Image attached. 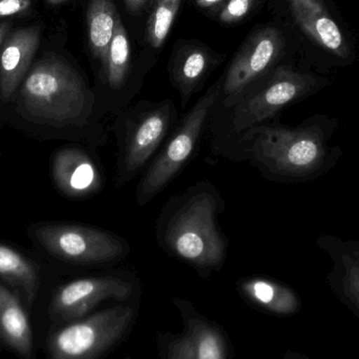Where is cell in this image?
Segmentation results:
<instances>
[{
	"mask_svg": "<svg viewBox=\"0 0 359 359\" xmlns=\"http://www.w3.org/2000/svg\"><path fill=\"white\" fill-rule=\"evenodd\" d=\"M223 0H196V6L202 8H211L215 4H219Z\"/></svg>",
	"mask_w": 359,
	"mask_h": 359,
	"instance_id": "d4e9b609",
	"label": "cell"
},
{
	"mask_svg": "<svg viewBox=\"0 0 359 359\" xmlns=\"http://www.w3.org/2000/svg\"><path fill=\"white\" fill-rule=\"evenodd\" d=\"M181 305L180 302H177ZM184 316L183 333L168 343L166 359H229L225 337L219 328L198 316Z\"/></svg>",
	"mask_w": 359,
	"mask_h": 359,
	"instance_id": "4fadbf2b",
	"label": "cell"
},
{
	"mask_svg": "<svg viewBox=\"0 0 359 359\" xmlns=\"http://www.w3.org/2000/svg\"><path fill=\"white\" fill-rule=\"evenodd\" d=\"M21 113L54 128H92L107 135L96 114V95L65 59L48 56L34 65L20 90Z\"/></svg>",
	"mask_w": 359,
	"mask_h": 359,
	"instance_id": "277c9868",
	"label": "cell"
},
{
	"mask_svg": "<svg viewBox=\"0 0 359 359\" xmlns=\"http://www.w3.org/2000/svg\"><path fill=\"white\" fill-rule=\"evenodd\" d=\"M339 126L337 118L320 113L297 126L265 124L243 134L221 156L249 162L269 181H316L335 168L343 156L341 147L332 143Z\"/></svg>",
	"mask_w": 359,
	"mask_h": 359,
	"instance_id": "6da1fadb",
	"label": "cell"
},
{
	"mask_svg": "<svg viewBox=\"0 0 359 359\" xmlns=\"http://www.w3.org/2000/svg\"><path fill=\"white\" fill-rule=\"evenodd\" d=\"M134 289L130 280L113 274L72 280L61 286L50 302L48 313L53 326L86 318L104 302L128 301Z\"/></svg>",
	"mask_w": 359,
	"mask_h": 359,
	"instance_id": "9c48e42d",
	"label": "cell"
},
{
	"mask_svg": "<svg viewBox=\"0 0 359 359\" xmlns=\"http://www.w3.org/2000/svg\"><path fill=\"white\" fill-rule=\"evenodd\" d=\"M329 86L325 78L280 65L271 75L227 104L213 107L209 126L213 151L221 156L236 139L257 126L278 121L286 107L305 100Z\"/></svg>",
	"mask_w": 359,
	"mask_h": 359,
	"instance_id": "3957f363",
	"label": "cell"
},
{
	"mask_svg": "<svg viewBox=\"0 0 359 359\" xmlns=\"http://www.w3.org/2000/svg\"><path fill=\"white\" fill-rule=\"evenodd\" d=\"M172 101H140L116 116L111 130L117 142L116 188L144 172L179 122Z\"/></svg>",
	"mask_w": 359,
	"mask_h": 359,
	"instance_id": "5b68a950",
	"label": "cell"
},
{
	"mask_svg": "<svg viewBox=\"0 0 359 359\" xmlns=\"http://www.w3.org/2000/svg\"><path fill=\"white\" fill-rule=\"evenodd\" d=\"M35 234L48 252L76 265H109L122 261L130 253V244L122 236L92 226H43Z\"/></svg>",
	"mask_w": 359,
	"mask_h": 359,
	"instance_id": "ba28073f",
	"label": "cell"
},
{
	"mask_svg": "<svg viewBox=\"0 0 359 359\" xmlns=\"http://www.w3.org/2000/svg\"><path fill=\"white\" fill-rule=\"evenodd\" d=\"M135 309L117 305L55 326L46 341V359H101L134 324Z\"/></svg>",
	"mask_w": 359,
	"mask_h": 359,
	"instance_id": "52a82bcc",
	"label": "cell"
},
{
	"mask_svg": "<svg viewBox=\"0 0 359 359\" xmlns=\"http://www.w3.org/2000/svg\"><path fill=\"white\" fill-rule=\"evenodd\" d=\"M289 4L297 25L316 46L344 62L351 60V46L324 0H289Z\"/></svg>",
	"mask_w": 359,
	"mask_h": 359,
	"instance_id": "8fae6325",
	"label": "cell"
},
{
	"mask_svg": "<svg viewBox=\"0 0 359 359\" xmlns=\"http://www.w3.org/2000/svg\"><path fill=\"white\" fill-rule=\"evenodd\" d=\"M40 27L17 29L4 42L0 55V92L4 100H10L37 52Z\"/></svg>",
	"mask_w": 359,
	"mask_h": 359,
	"instance_id": "9a60e30c",
	"label": "cell"
},
{
	"mask_svg": "<svg viewBox=\"0 0 359 359\" xmlns=\"http://www.w3.org/2000/svg\"><path fill=\"white\" fill-rule=\"evenodd\" d=\"M255 0H229L219 14V19L225 23H233L244 18Z\"/></svg>",
	"mask_w": 359,
	"mask_h": 359,
	"instance_id": "7402d4cb",
	"label": "cell"
},
{
	"mask_svg": "<svg viewBox=\"0 0 359 359\" xmlns=\"http://www.w3.org/2000/svg\"><path fill=\"white\" fill-rule=\"evenodd\" d=\"M0 278L20 297L27 310L33 307L39 290L35 266L20 253L0 244Z\"/></svg>",
	"mask_w": 359,
	"mask_h": 359,
	"instance_id": "ac0fdd59",
	"label": "cell"
},
{
	"mask_svg": "<svg viewBox=\"0 0 359 359\" xmlns=\"http://www.w3.org/2000/svg\"><path fill=\"white\" fill-rule=\"evenodd\" d=\"M181 0H157L147 27V41L159 48L165 41L179 11Z\"/></svg>",
	"mask_w": 359,
	"mask_h": 359,
	"instance_id": "44dd1931",
	"label": "cell"
},
{
	"mask_svg": "<svg viewBox=\"0 0 359 359\" xmlns=\"http://www.w3.org/2000/svg\"><path fill=\"white\" fill-rule=\"evenodd\" d=\"M219 93L221 81L209 88L179 120L137 185L135 196L138 206H145L161 194L194 157Z\"/></svg>",
	"mask_w": 359,
	"mask_h": 359,
	"instance_id": "8992f818",
	"label": "cell"
},
{
	"mask_svg": "<svg viewBox=\"0 0 359 359\" xmlns=\"http://www.w3.org/2000/svg\"><path fill=\"white\" fill-rule=\"evenodd\" d=\"M225 201L211 182L200 181L175 196L156 225L158 244L170 257L208 274L223 267L228 241L219 225Z\"/></svg>",
	"mask_w": 359,
	"mask_h": 359,
	"instance_id": "7a4b0ae2",
	"label": "cell"
},
{
	"mask_svg": "<svg viewBox=\"0 0 359 359\" xmlns=\"http://www.w3.org/2000/svg\"><path fill=\"white\" fill-rule=\"evenodd\" d=\"M283 46L282 33L274 27H267L253 35L241 48L221 81L217 104L231 102L245 90L265 79L280 58Z\"/></svg>",
	"mask_w": 359,
	"mask_h": 359,
	"instance_id": "30bf717a",
	"label": "cell"
},
{
	"mask_svg": "<svg viewBox=\"0 0 359 359\" xmlns=\"http://www.w3.org/2000/svg\"><path fill=\"white\" fill-rule=\"evenodd\" d=\"M147 1H149V0H124V2H126V8H128V11H130V12L133 13H136L138 12V11H140Z\"/></svg>",
	"mask_w": 359,
	"mask_h": 359,
	"instance_id": "cb8c5ba5",
	"label": "cell"
},
{
	"mask_svg": "<svg viewBox=\"0 0 359 359\" xmlns=\"http://www.w3.org/2000/svg\"><path fill=\"white\" fill-rule=\"evenodd\" d=\"M117 17L111 0H90L86 14L88 40L93 55L100 62L101 69L107 63Z\"/></svg>",
	"mask_w": 359,
	"mask_h": 359,
	"instance_id": "d6986e66",
	"label": "cell"
},
{
	"mask_svg": "<svg viewBox=\"0 0 359 359\" xmlns=\"http://www.w3.org/2000/svg\"><path fill=\"white\" fill-rule=\"evenodd\" d=\"M29 310L20 297L0 282V347L20 359H36L35 337Z\"/></svg>",
	"mask_w": 359,
	"mask_h": 359,
	"instance_id": "5bb4252c",
	"label": "cell"
},
{
	"mask_svg": "<svg viewBox=\"0 0 359 359\" xmlns=\"http://www.w3.org/2000/svg\"><path fill=\"white\" fill-rule=\"evenodd\" d=\"M8 29H10V25L8 23L4 22L0 25V46L4 42V37L8 34Z\"/></svg>",
	"mask_w": 359,
	"mask_h": 359,
	"instance_id": "484cf974",
	"label": "cell"
},
{
	"mask_svg": "<svg viewBox=\"0 0 359 359\" xmlns=\"http://www.w3.org/2000/svg\"><path fill=\"white\" fill-rule=\"evenodd\" d=\"M48 4H52V6H58V4H65L67 0H46Z\"/></svg>",
	"mask_w": 359,
	"mask_h": 359,
	"instance_id": "4316f807",
	"label": "cell"
},
{
	"mask_svg": "<svg viewBox=\"0 0 359 359\" xmlns=\"http://www.w3.org/2000/svg\"><path fill=\"white\" fill-rule=\"evenodd\" d=\"M318 248L330 257L333 263V280L353 305L359 308V249L352 240L324 234L316 240Z\"/></svg>",
	"mask_w": 359,
	"mask_h": 359,
	"instance_id": "2e32d148",
	"label": "cell"
},
{
	"mask_svg": "<svg viewBox=\"0 0 359 359\" xmlns=\"http://www.w3.org/2000/svg\"><path fill=\"white\" fill-rule=\"evenodd\" d=\"M33 6V0H0V17L25 14Z\"/></svg>",
	"mask_w": 359,
	"mask_h": 359,
	"instance_id": "603a6c76",
	"label": "cell"
},
{
	"mask_svg": "<svg viewBox=\"0 0 359 359\" xmlns=\"http://www.w3.org/2000/svg\"><path fill=\"white\" fill-rule=\"evenodd\" d=\"M53 178L59 190L72 198L94 196L104 183L96 161L77 147H65L57 151L53 160Z\"/></svg>",
	"mask_w": 359,
	"mask_h": 359,
	"instance_id": "7c38bea8",
	"label": "cell"
},
{
	"mask_svg": "<svg viewBox=\"0 0 359 359\" xmlns=\"http://www.w3.org/2000/svg\"><path fill=\"white\" fill-rule=\"evenodd\" d=\"M352 242H353V244L359 249V241L352 240Z\"/></svg>",
	"mask_w": 359,
	"mask_h": 359,
	"instance_id": "83f0119b",
	"label": "cell"
},
{
	"mask_svg": "<svg viewBox=\"0 0 359 359\" xmlns=\"http://www.w3.org/2000/svg\"><path fill=\"white\" fill-rule=\"evenodd\" d=\"M210 58L200 48L190 50L184 55L175 65L172 79L181 96L182 107L187 105L194 93L198 92L203 80L206 77Z\"/></svg>",
	"mask_w": 359,
	"mask_h": 359,
	"instance_id": "ffe728a7",
	"label": "cell"
},
{
	"mask_svg": "<svg viewBox=\"0 0 359 359\" xmlns=\"http://www.w3.org/2000/svg\"><path fill=\"white\" fill-rule=\"evenodd\" d=\"M240 290L248 301L272 313L289 316L299 309L297 293L286 285L270 278H244L240 282Z\"/></svg>",
	"mask_w": 359,
	"mask_h": 359,
	"instance_id": "e0dca14e",
	"label": "cell"
}]
</instances>
